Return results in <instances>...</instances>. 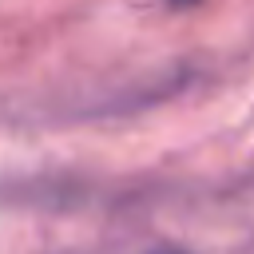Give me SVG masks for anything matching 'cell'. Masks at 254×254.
Instances as JSON below:
<instances>
[{
	"instance_id": "cell-1",
	"label": "cell",
	"mask_w": 254,
	"mask_h": 254,
	"mask_svg": "<svg viewBox=\"0 0 254 254\" xmlns=\"http://www.w3.org/2000/svg\"><path fill=\"white\" fill-rule=\"evenodd\" d=\"M147 254H190V250H179V246H159V250H147Z\"/></svg>"
}]
</instances>
